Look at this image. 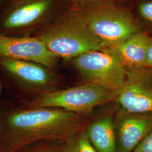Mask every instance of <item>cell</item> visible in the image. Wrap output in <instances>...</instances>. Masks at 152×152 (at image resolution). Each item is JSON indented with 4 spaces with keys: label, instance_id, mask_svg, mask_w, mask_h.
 I'll use <instances>...</instances> for the list:
<instances>
[{
    "label": "cell",
    "instance_id": "1",
    "mask_svg": "<svg viewBox=\"0 0 152 152\" xmlns=\"http://www.w3.org/2000/svg\"><path fill=\"white\" fill-rule=\"evenodd\" d=\"M85 114L22 105L0 112L2 141L19 151L38 141L64 142L82 130Z\"/></svg>",
    "mask_w": 152,
    "mask_h": 152
},
{
    "label": "cell",
    "instance_id": "2",
    "mask_svg": "<svg viewBox=\"0 0 152 152\" xmlns=\"http://www.w3.org/2000/svg\"><path fill=\"white\" fill-rule=\"evenodd\" d=\"M35 36L58 58L75 59L88 52L106 48L73 11L61 16Z\"/></svg>",
    "mask_w": 152,
    "mask_h": 152
},
{
    "label": "cell",
    "instance_id": "3",
    "mask_svg": "<svg viewBox=\"0 0 152 152\" xmlns=\"http://www.w3.org/2000/svg\"><path fill=\"white\" fill-rule=\"evenodd\" d=\"M73 12L106 48H113L139 32L130 14L113 6H94Z\"/></svg>",
    "mask_w": 152,
    "mask_h": 152
},
{
    "label": "cell",
    "instance_id": "4",
    "mask_svg": "<svg viewBox=\"0 0 152 152\" xmlns=\"http://www.w3.org/2000/svg\"><path fill=\"white\" fill-rule=\"evenodd\" d=\"M118 91L85 82L75 87L55 90L24 102L26 108H54L86 114L98 105L115 100Z\"/></svg>",
    "mask_w": 152,
    "mask_h": 152
},
{
    "label": "cell",
    "instance_id": "5",
    "mask_svg": "<svg viewBox=\"0 0 152 152\" xmlns=\"http://www.w3.org/2000/svg\"><path fill=\"white\" fill-rule=\"evenodd\" d=\"M74 65L86 82L118 91L127 68L110 48L86 53L73 59Z\"/></svg>",
    "mask_w": 152,
    "mask_h": 152
},
{
    "label": "cell",
    "instance_id": "6",
    "mask_svg": "<svg viewBox=\"0 0 152 152\" xmlns=\"http://www.w3.org/2000/svg\"><path fill=\"white\" fill-rule=\"evenodd\" d=\"M115 101L127 112L152 114V69L127 68L125 82Z\"/></svg>",
    "mask_w": 152,
    "mask_h": 152
},
{
    "label": "cell",
    "instance_id": "7",
    "mask_svg": "<svg viewBox=\"0 0 152 152\" xmlns=\"http://www.w3.org/2000/svg\"><path fill=\"white\" fill-rule=\"evenodd\" d=\"M0 65L21 88L33 95V98L56 90L57 77L44 65L5 58H0Z\"/></svg>",
    "mask_w": 152,
    "mask_h": 152
},
{
    "label": "cell",
    "instance_id": "8",
    "mask_svg": "<svg viewBox=\"0 0 152 152\" xmlns=\"http://www.w3.org/2000/svg\"><path fill=\"white\" fill-rule=\"evenodd\" d=\"M0 58L32 61L52 70L58 58L36 36L11 37L0 33Z\"/></svg>",
    "mask_w": 152,
    "mask_h": 152
},
{
    "label": "cell",
    "instance_id": "9",
    "mask_svg": "<svg viewBox=\"0 0 152 152\" xmlns=\"http://www.w3.org/2000/svg\"><path fill=\"white\" fill-rule=\"evenodd\" d=\"M2 16L0 28L7 32L32 29L49 13L53 0H20L13 2Z\"/></svg>",
    "mask_w": 152,
    "mask_h": 152
},
{
    "label": "cell",
    "instance_id": "10",
    "mask_svg": "<svg viewBox=\"0 0 152 152\" xmlns=\"http://www.w3.org/2000/svg\"><path fill=\"white\" fill-rule=\"evenodd\" d=\"M115 125L118 152H132L152 128V114L120 113Z\"/></svg>",
    "mask_w": 152,
    "mask_h": 152
},
{
    "label": "cell",
    "instance_id": "11",
    "mask_svg": "<svg viewBox=\"0 0 152 152\" xmlns=\"http://www.w3.org/2000/svg\"><path fill=\"white\" fill-rule=\"evenodd\" d=\"M151 38L144 33L137 32L111 48L126 68L144 67Z\"/></svg>",
    "mask_w": 152,
    "mask_h": 152
},
{
    "label": "cell",
    "instance_id": "12",
    "mask_svg": "<svg viewBox=\"0 0 152 152\" xmlns=\"http://www.w3.org/2000/svg\"><path fill=\"white\" fill-rule=\"evenodd\" d=\"M92 146L98 152H118L115 125L112 118L105 116L90 124L86 129Z\"/></svg>",
    "mask_w": 152,
    "mask_h": 152
},
{
    "label": "cell",
    "instance_id": "13",
    "mask_svg": "<svg viewBox=\"0 0 152 152\" xmlns=\"http://www.w3.org/2000/svg\"><path fill=\"white\" fill-rule=\"evenodd\" d=\"M64 152H98L88 139L86 129L78 131L68 140L61 142Z\"/></svg>",
    "mask_w": 152,
    "mask_h": 152
},
{
    "label": "cell",
    "instance_id": "14",
    "mask_svg": "<svg viewBox=\"0 0 152 152\" xmlns=\"http://www.w3.org/2000/svg\"><path fill=\"white\" fill-rule=\"evenodd\" d=\"M61 141H38L17 151L18 152H64Z\"/></svg>",
    "mask_w": 152,
    "mask_h": 152
},
{
    "label": "cell",
    "instance_id": "15",
    "mask_svg": "<svg viewBox=\"0 0 152 152\" xmlns=\"http://www.w3.org/2000/svg\"><path fill=\"white\" fill-rule=\"evenodd\" d=\"M132 152H152V128Z\"/></svg>",
    "mask_w": 152,
    "mask_h": 152
},
{
    "label": "cell",
    "instance_id": "16",
    "mask_svg": "<svg viewBox=\"0 0 152 152\" xmlns=\"http://www.w3.org/2000/svg\"><path fill=\"white\" fill-rule=\"evenodd\" d=\"M139 11L141 16L152 22V2H144L139 6Z\"/></svg>",
    "mask_w": 152,
    "mask_h": 152
},
{
    "label": "cell",
    "instance_id": "17",
    "mask_svg": "<svg viewBox=\"0 0 152 152\" xmlns=\"http://www.w3.org/2000/svg\"><path fill=\"white\" fill-rule=\"evenodd\" d=\"M144 67L152 70V38L150 39L147 50V58Z\"/></svg>",
    "mask_w": 152,
    "mask_h": 152
},
{
    "label": "cell",
    "instance_id": "18",
    "mask_svg": "<svg viewBox=\"0 0 152 152\" xmlns=\"http://www.w3.org/2000/svg\"><path fill=\"white\" fill-rule=\"evenodd\" d=\"M0 152H18V151L7 146L2 141L0 142Z\"/></svg>",
    "mask_w": 152,
    "mask_h": 152
},
{
    "label": "cell",
    "instance_id": "19",
    "mask_svg": "<svg viewBox=\"0 0 152 152\" xmlns=\"http://www.w3.org/2000/svg\"><path fill=\"white\" fill-rule=\"evenodd\" d=\"M2 142V139H1V124H0V142Z\"/></svg>",
    "mask_w": 152,
    "mask_h": 152
},
{
    "label": "cell",
    "instance_id": "20",
    "mask_svg": "<svg viewBox=\"0 0 152 152\" xmlns=\"http://www.w3.org/2000/svg\"><path fill=\"white\" fill-rule=\"evenodd\" d=\"M13 2H16V1H20V0H12Z\"/></svg>",
    "mask_w": 152,
    "mask_h": 152
},
{
    "label": "cell",
    "instance_id": "21",
    "mask_svg": "<svg viewBox=\"0 0 152 152\" xmlns=\"http://www.w3.org/2000/svg\"><path fill=\"white\" fill-rule=\"evenodd\" d=\"M1 1H2V0H0V4H1Z\"/></svg>",
    "mask_w": 152,
    "mask_h": 152
}]
</instances>
